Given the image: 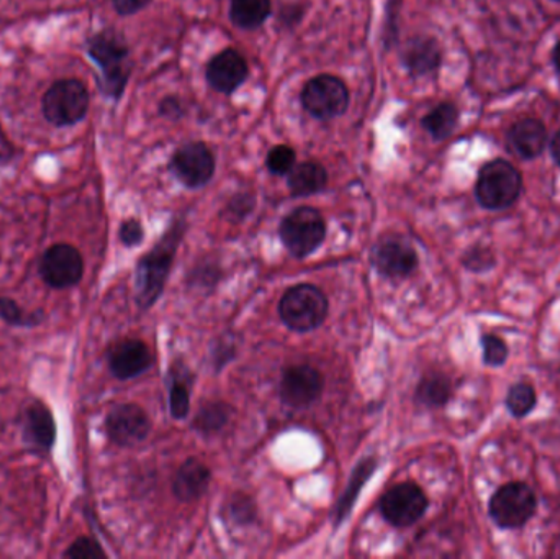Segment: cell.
Listing matches in <instances>:
<instances>
[{"instance_id": "6da1fadb", "label": "cell", "mask_w": 560, "mask_h": 559, "mask_svg": "<svg viewBox=\"0 0 560 559\" xmlns=\"http://www.w3.org/2000/svg\"><path fill=\"white\" fill-rule=\"evenodd\" d=\"M186 232L183 219L174 220L166 235L148 255L143 256L137 268V301L141 308L151 307L164 291L171 266L174 263L180 240Z\"/></svg>"}, {"instance_id": "7a4b0ae2", "label": "cell", "mask_w": 560, "mask_h": 559, "mask_svg": "<svg viewBox=\"0 0 560 559\" xmlns=\"http://www.w3.org/2000/svg\"><path fill=\"white\" fill-rule=\"evenodd\" d=\"M89 56L102 71V91L120 98L130 78V49L114 30H105L89 42Z\"/></svg>"}, {"instance_id": "3957f363", "label": "cell", "mask_w": 560, "mask_h": 559, "mask_svg": "<svg viewBox=\"0 0 560 559\" xmlns=\"http://www.w3.org/2000/svg\"><path fill=\"white\" fill-rule=\"evenodd\" d=\"M523 176L510 161L497 158L480 167L476 183L477 202L487 210H505L520 199Z\"/></svg>"}, {"instance_id": "277c9868", "label": "cell", "mask_w": 560, "mask_h": 559, "mask_svg": "<svg viewBox=\"0 0 560 559\" xmlns=\"http://www.w3.org/2000/svg\"><path fill=\"white\" fill-rule=\"evenodd\" d=\"M279 315L290 330L306 334L325 322L328 299L316 286L299 284L280 299Z\"/></svg>"}, {"instance_id": "5b68a950", "label": "cell", "mask_w": 560, "mask_h": 559, "mask_svg": "<svg viewBox=\"0 0 560 559\" xmlns=\"http://www.w3.org/2000/svg\"><path fill=\"white\" fill-rule=\"evenodd\" d=\"M279 236L295 258H306L325 242V219L313 207H296L280 222Z\"/></svg>"}, {"instance_id": "8992f818", "label": "cell", "mask_w": 560, "mask_h": 559, "mask_svg": "<svg viewBox=\"0 0 560 559\" xmlns=\"http://www.w3.org/2000/svg\"><path fill=\"white\" fill-rule=\"evenodd\" d=\"M300 101L313 118L328 121L348 110L349 89L338 75L319 74L303 85Z\"/></svg>"}, {"instance_id": "52a82bcc", "label": "cell", "mask_w": 560, "mask_h": 559, "mask_svg": "<svg viewBox=\"0 0 560 559\" xmlns=\"http://www.w3.org/2000/svg\"><path fill=\"white\" fill-rule=\"evenodd\" d=\"M88 110V88L79 79L56 81L43 97V114L46 120L58 127L78 124Z\"/></svg>"}, {"instance_id": "ba28073f", "label": "cell", "mask_w": 560, "mask_h": 559, "mask_svg": "<svg viewBox=\"0 0 560 559\" xmlns=\"http://www.w3.org/2000/svg\"><path fill=\"white\" fill-rule=\"evenodd\" d=\"M535 491L523 482L502 486L490 499L489 514L500 528H522L535 515Z\"/></svg>"}, {"instance_id": "9c48e42d", "label": "cell", "mask_w": 560, "mask_h": 559, "mask_svg": "<svg viewBox=\"0 0 560 559\" xmlns=\"http://www.w3.org/2000/svg\"><path fill=\"white\" fill-rule=\"evenodd\" d=\"M215 156L202 141H190L174 151L171 170L174 176L189 189H199L212 180L215 174Z\"/></svg>"}, {"instance_id": "30bf717a", "label": "cell", "mask_w": 560, "mask_h": 559, "mask_svg": "<svg viewBox=\"0 0 560 559\" xmlns=\"http://www.w3.org/2000/svg\"><path fill=\"white\" fill-rule=\"evenodd\" d=\"M381 514L394 527H410L417 524L428 509V498L420 486L404 482L385 492L381 499Z\"/></svg>"}, {"instance_id": "8fae6325", "label": "cell", "mask_w": 560, "mask_h": 559, "mask_svg": "<svg viewBox=\"0 0 560 559\" xmlns=\"http://www.w3.org/2000/svg\"><path fill=\"white\" fill-rule=\"evenodd\" d=\"M325 380L318 370L308 364L287 368L280 381V399L293 409L312 406L322 396Z\"/></svg>"}, {"instance_id": "7c38bea8", "label": "cell", "mask_w": 560, "mask_h": 559, "mask_svg": "<svg viewBox=\"0 0 560 559\" xmlns=\"http://www.w3.org/2000/svg\"><path fill=\"white\" fill-rule=\"evenodd\" d=\"M46 284L55 289L72 288L84 275V261L81 253L71 245L58 243L45 253L39 266Z\"/></svg>"}, {"instance_id": "4fadbf2b", "label": "cell", "mask_w": 560, "mask_h": 559, "mask_svg": "<svg viewBox=\"0 0 560 559\" xmlns=\"http://www.w3.org/2000/svg\"><path fill=\"white\" fill-rule=\"evenodd\" d=\"M372 265L385 278L404 279L417 269L413 245L401 236H387L372 249Z\"/></svg>"}, {"instance_id": "5bb4252c", "label": "cell", "mask_w": 560, "mask_h": 559, "mask_svg": "<svg viewBox=\"0 0 560 559\" xmlns=\"http://www.w3.org/2000/svg\"><path fill=\"white\" fill-rule=\"evenodd\" d=\"M105 430L117 445L133 446L150 435L151 420L137 404H121L108 414Z\"/></svg>"}, {"instance_id": "9a60e30c", "label": "cell", "mask_w": 560, "mask_h": 559, "mask_svg": "<svg viewBox=\"0 0 560 559\" xmlns=\"http://www.w3.org/2000/svg\"><path fill=\"white\" fill-rule=\"evenodd\" d=\"M207 81L222 94H233L240 85L245 84L249 75V66L238 49H223L210 59L207 66Z\"/></svg>"}, {"instance_id": "2e32d148", "label": "cell", "mask_w": 560, "mask_h": 559, "mask_svg": "<svg viewBox=\"0 0 560 559\" xmlns=\"http://www.w3.org/2000/svg\"><path fill=\"white\" fill-rule=\"evenodd\" d=\"M401 65L411 78H430L443 65V49L433 36L418 35L408 39L401 51Z\"/></svg>"}, {"instance_id": "e0dca14e", "label": "cell", "mask_w": 560, "mask_h": 559, "mask_svg": "<svg viewBox=\"0 0 560 559\" xmlns=\"http://www.w3.org/2000/svg\"><path fill=\"white\" fill-rule=\"evenodd\" d=\"M506 140L520 158L526 161L536 160L548 148V128L539 118H520L509 128Z\"/></svg>"}, {"instance_id": "ac0fdd59", "label": "cell", "mask_w": 560, "mask_h": 559, "mask_svg": "<svg viewBox=\"0 0 560 559\" xmlns=\"http://www.w3.org/2000/svg\"><path fill=\"white\" fill-rule=\"evenodd\" d=\"M153 364L150 348L140 340H125L112 348L108 368L118 380H133Z\"/></svg>"}, {"instance_id": "d6986e66", "label": "cell", "mask_w": 560, "mask_h": 559, "mask_svg": "<svg viewBox=\"0 0 560 559\" xmlns=\"http://www.w3.org/2000/svg\"><path fill=\"white\" fill-rule=\"evenodd\" d=\"M210 469L199 459L190 458L180 466L173 482V492L179 501H197L210 485Z\"/></svg>"}, {"instance_id": "ffe728a7", "label": "cell", "mask_w": 560, "mask_h": 559, "mask_svg": "<svg viewBox=\"0 0 560 559\" xmlns=\"http://www.w3.org/2000/svg\"><path fill=\"white\" fill-rule=\"evenodd\" d=\"M328 184L325 166L315 161L295 164L287 174V186L293 197H308L322 193Z\"/></svg>"}, {"instance_id": "44dd1931", "label": "cell", "mask_w": 560, "mask_h": 559, "mask_svg": "<svg viewBox=\"0 0 560 559\" xmlns=\"http://www.w3.org/2000/svg\"><path fill=\"white\" fill-rule=\"evenodd\" d=\"M25 439L42 450H49L55 443V419L43 404L35 403L26 410Z\"/></svg>"}, {"instance_id": "7402d4cb", "label": "cell", "mask_w": 560, "mask_h": 559, "mask_svg": "<svg viewBox=\"0 0 560 559\" xmlns=\"http://www.w3.org/2000/svg\"><path fill=\"white\" fill-rule=\"evenodd\" d=\"M457 125H459V108L453 102H441L421 118V127L434 141L447 140L456 131Z\"/></svg>"}, {"instance_id": "603a6c76", "label": "cell", "mask_w": 560, "mask_h": 559, "mask_svg": "<svg viewBox=\"0 0 560 559\" xmlns=\"http://www.w3.org/2000/svg\"><path fill=\"white\" fill-rule=\"evenodd\" d=\"M271 0H232L230 20L242 30H256L271 16Z\"/></svg>"}, {"instance_id": "cb8c5ba5", "label": "cell", "mask_w": 560, "mask_h": 559, "mask_svg": "<svg viewBox=\"0 0 560 559\" xmlns=\"http://www.w3.org/2000/svg\"><path fill=\"white\" fill-rule=\"evenodd\" d=\"M375 468H377V462L374 458L364 459L355 466L354 473H352L351 481H349L348 488L342 492V498L339 499L338 505L335 509V525L338 527L339 524L345 522L348 517L349 512L354 508L355 499H358L359 492L364 488L365 482L369 481L372 475H374Z\"/></svg>"}, {"instance_id": "d4e9b609", "label": "cell", "mask_w": 560, "mask_h": 559, "mask_svg": "<svg viewBox=\"0 0 560 559\" xmlns=\"http://www.w3.org/2000/svg\"><path fill=\"white\" fill-rule=\"evenodd\" d=\"M451 394H453V386L444 374H430L421 380L417 389V400L423 406L436 409L450 403Z\"/></svg>"}, {"instance_id": "484cf974", "label": "cell", "mask_w": 560, "mask_h": 559, "mask_svg": "<svg viewBox=\"0 0 560 559\" xmlns=\"http://www.w3.org/2000/svg\"><path fill=\"white\" fill-rule=\"evenodd\" d=\"M230 412L232 409L225 403H207L197 414L194 426L202 433L220 432L229 423Z\"/></svg>"}, {"instance_id": "4316f807", "label": "cell", "mask_w": 560, "mask_h": 559, "mask_svg": "<svg viewBox=\"0 0 560 559\" xmlns=\"http://www.w3.org/2000/svg\"><path fill=\"white\" fill-rule=\"evenodd\" d=\"M506 407L518 419L528 416L536 407V393L532 384L518 383L510 387L506 394Z\"/></svg>"}, {"instance_id": "83f0119b", "label": "cell", "mask_w": 560, "mask_h": 559, "mask_svg": "<svg viewBox=\"0 0 560 559\" xmlns=\"http://www.w3.org/2000/svg\"><path fill=\"white\" fill-rule=\"evenodd\" d=\"M295 160L296 154L293 148L287 147V144H278L269 151L268 158H266V167L275 176H285L295 166Z\"/></svg>"}, {"instance_id": "f1b7e54d", "label": "cell", "mask_w": 560, "mask_h": 559, "mask_svg": "<svg viewBox=\"0 0 560 559\" xmlns=\"http://www.w3.org/2000/svg\"><path fill=\"white\" fill-rule=\"evenodd\" d=\"M190 407V389L187 386L186 381L174 377L173 386H171L170 393V409L171 416L174 419L183 420L186 419L189 414Z\"/></svg>"}, {"instance_id": "f546056e", "label": "cell", "mask_w": 560, "mask_h": 559, "mask_svg": "<svg viewBox=\"0 0 560 559\" xmlns=\"http://www.w3.org/2000/svg\"><path fill=\"white\" fill-rule=\"evenodd\" d=\"M483 363L489 366H502L509 358V347L505 341L495 335H483Z\"/></svg>"}, {"instance_id": "4dcf8cb0", "label": "cell", "mask_w": 560, "mask_h": 559, "mask_svg": "<svg viewBox=\"0 0 560 559\" xmlns=\"http://www.w3.org/2000/svg\"><path fill=\"white\" fill-rule=\"evenodd\" d=\"M66 558L74 559H104L107 558L101 545L92 538H79L65 554Z\"/></svg>"}, {"instance_id": "1f68e13d", "label": "cell", "mask_w": 560, "mask_h": 559, "mask_svg": "<svg viewBox=\"0 0 560 559\" xmlns=\"http://www.w3.org/2000/svg\"><path fill=\"white\" fill-rule=\"evenodd\" d=\"M0 318L9 322L10 325H33L38 318L26 315L23 308L16 305L12 299L0 298Z\"/></svg>"}, {"instance_id": "d6a6232c", "label": "cell", "mask_w": 560, "mask_h": 559, "mask_svg": "<svg viewBox=\"0 0 560 559\" xmlns=\"http://www.w3.org/2000/svg\"><path fill=\"white\" fill-rule=\"evenodd\" d=\"M464 265L474 272L486 271L495 265V258L487 248H474L464 256Z\"/></svg>"}, {"instance_id": "836d02e7", "label": "cell", "mask_w": 560, "mask_h": 559, "mask_svg": "<svg viewBox=\"0 0 560 559\" xmlns=\"http://www.w3.org/2000/svg\"><path fill=\"white\" fill-rule=\"evenodd\" d=\"M230 514L236 524H249L256 517L255 504L248 498L240 496L230 504Z\"/></svg>"}, {"instance_id": "e575fe53", "label": "cell", "mask_w": 560, "mask_h": 559, "mask_svg": "<svg viewBox=\"0 0 560 559\" xmlns=\"http://www.w3.org/2000/svg\"><path fill=\"white\" fill-rule=\"evenodd\" d=\"M143 226H141V223L138 222V220H127V222H125L124 225H121L120 240L121 242H124V245H140L141 240H143Z\"/></svg>"}, {"instance_id": "d590c367", "label": "cell", "mask_w": 560, "mask_h": 559, "mask_svg": "<svg viewBox=\"0 0 560 559\" xmlns=\"http://www.w3.org/2000/svg\"><path fill=\"white\" fill-rule=\"evenodd\" d=\"M253 207H255V199L249 194H240L235 199L230 202L229 209L236 219H243V217L248 216L252 212Z\"/></svg>"}, {"instance_id": "8d00e7d4", "label": "cell", "mask_w": 560, "mask_h": 559, "mask_svg": "<svg viewBox=\"0 0 560 559\" xmlns=\"http://www.w3.org/2000/svg\"><path fill=\"white\" fill-rule=\"evenodd\" d=\"M151 0H114L115 10L121 16L135 15V13L150 5Z\"/></svg>"}, {"instance_id": "74e56055", "label": "cell", "mask_w": 560, "mask_h": 559, "mask_svg": "<svg viewBox=\"0 0 560 559\" xmlns=\"http://www.w3.org/2000/svg\"><path fill=\"white\" fill-rule=\"evenodd\" d=\"M161 115L167 118H179L184 115V107L177 97H166L160 105Z\"/></svg>"}, {"instance_id": "f35d334b", "label": "cell", "mask_w": 560, "mask_h": 559, "mask_svg": "<svg viewBox=\"0 0 560 559\" xmlns=\"http://www.w3.org/2000/svg\"><path fill=\"white\" fill-rule=\"evenodd\" d=\"M279 20H282L283 25L293 26L296 22H300L303 16V7L300 5H287L280 10Z\"/></svg>"}, {"instance_id": "ab89813d", "label": "cell", "mask_w": 560, "mask_h": 559, "mask_svg": "<svg viewBox=\"0 0 560 559\" xmlns=\"http://www.w3.org/2000/svg\"><path fill=\"white\" fill-rule=\"evenodd\" d=\"M549 151H551L552 160H555V163L560 166V128L558 131H556L555 137L551 138V141H549Z\"/></svg>"}, {"instance_id": "60d3db41", "label": "cell", "mask_w": 560, "mask_h": 559, "mask_svg": "<svg viewBox=\"0 0 560 559\" xmlns=\"http://www.w3.org/2000/svg\"><path fill=\"white\" fill-rule=\"evenodd\" d=\"M552 65H555L556 71L560 74V39L556 43L555 49H552Z\"/></svg>"}, {"instance_id": "b9f144b4", "label": "cell", "mask_w": 560, "mask_h": 559, "mask_svg": "<svg viewBox=\"0 0 560 559\" xmlns=\"http://www.w3.org/2000/svg\"><path fill=\"white\" fill-rule=\"evenodd\" d=\"M555 2H560V0H555Z\"/></svg>"}]
</instances>
